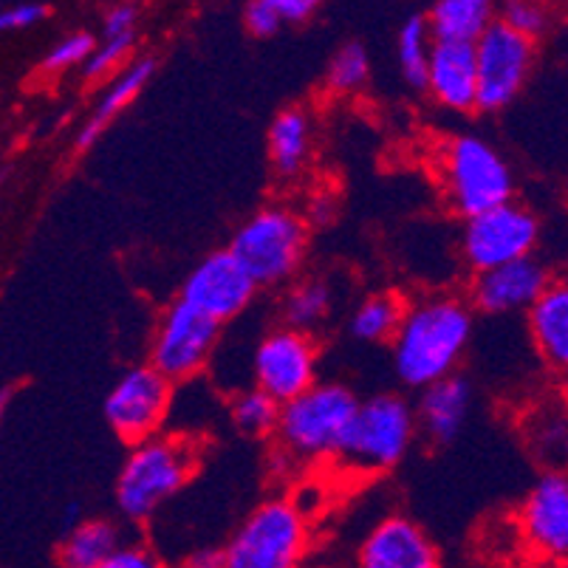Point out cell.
<instances>
[{
  "instance_id": "obj_1",
  "label": "cell",
  "mask_w": 568,
  "mask_h": 568,
  "mask_svg": "<svg viewBox=\"0 0 568 568\" xmlns=\"http://www.w3.org/2000/svg\"><path fill=\"white\" fill-rule=\"evenodd\" d=\"M473 337V308L456 294H433L407 303L390 339L394 371L402 385L425 390L456 374Z\"/></svg>"
},
{
  "instance_id": "obj_2",
  "label": "cell",
  "mask_w": 568,
  "mask_h": 568,
  "mask_svg": "<svg viewBox=\"0 0 568 568\" xmlns=\"http://www.w3.org/2000/svg\"><path fill=\"white\" fill-rule=\"evenodd\" d=\"M195 444L179 436H156L133 444L116 475V506L133 524L151 520L162 504L182 493L195 475Z\"/></svg>"
},
{
  "instance_id": "obj_3",
  "label": "cell",
  "mask_w": 568,
  "mask_h": 568,
  "mask_svg": "<svg viewBox=\"0 0 568 568\" xmlns=\"http://www.w3.org/2000/svg\"><path fill=\"white\" fill-rule=\"evenodd\" d=\"M438 184L447 206L464 221L515 201V175L509 162L487 139L469 133L442 144Z\"/></svg>"
},
{
  "instance_id": "obj_4",
  "label": "cell",
  "mask_w": 568,
  "mask_h": 568,
  "mask_svg": "<svg viewBox=\"0 0 568 568\" xmlns=\"http://www.w3.org/2000/svg\"><path fill=\"white\" fill-rule=\"evenodd\" d=\"M356 405L359 399L343 382H314L306 394L281 405L275 427L277 450L294 464L334 458Z\"/></svg>"
},
{
  "instance_id": "obj_5",
  "label": "cell",
  "mask_w": 568,
  "mask_h": 568,
  "mask_svg": "<svg viewBox=\"0 0 568 568\" xmlns=\"http://www.w3.org/2000/svg\"><path fill=\"white\" fill-rule=\"evenodd\" d=\"M306 246L308 224L303 215L283 204H268L237 226L230 252L257 288H272L297 275Z\"/></svg>"
},
{
  "instance_id": "obj_6",
  "label": "cell",
  "mask_w": 568,
  "mask_h": 568,
  "mask_svg": "<svg viewBox=\"0 0 568 568\" xmlns=\"http://www.w3.org/2000/svg\"><path fill=\"white\" fill-rule=\"evenodd\" d=\"M416 433V413L399 394L359 399L334 462L356 473H387L407 456Z\"/></svg>"
},
{
  "instance_id": "obj_7",
  "label": "cell",
  "mask_w": 568,
  "mask_h": 568,
  "mask_svg": "<svg viewBox=\"0 0 568 568\" xmlns=\"http://www.w3.org/2000/svg\"><path fill=\"white\" fill-rule=\"evenodd\" d=\"M308 549V524L301 506L268 498L255 506L224 546V568H301Z\"/></svg>"
},
{
  "instance_id": "obj_8",
  "label": "cell",
  "mask_w": 568,
  "mask_h": 568,
  "mask_svg": "<svg viewBox=\"0 0 568 568\" xmlns=\"http://www.w3.org/2000/svg\"><path fill=\"white\" fill-rule=\"evenodd\" d=\"M475 49V111H504L518 100L537 60V43L495 20Z\"/></svg>"
},
{
  "instance_id": "obj_9",
  "label": "cell",
  "mask_w": 568,
  "mask_h": 568,
  "mask_svg": "<svg viewBox=\"0 0 568 568\" xmlns=\"http://www.w3.org/2000/svg\"><path fill=\"white\" fill-rule=\"evenodd\" d=\"M537 244L540 219L520 201H509L464 221L462 255L475 275L535 255Z\"/></svg>"
},
{
  "instance_id": "obj_10",
  "label": "cell",
  "mask_w": 568,
  "mask_h": 568,
  "mask_svg": "<svg viewBox=\"0 0 568 568\" xmlns=\"http://www.w3.org/2000/svg\"><path fill=\"white\" fill-rule=\"evenodd\" d=\"M219 339L221 325L215 320L195 312L187 303L175 301L159 320L148 365L156 368L170 385L190 382L210 365Z\"/></svg>"
},
{
  "instance_id": "obj_11",
  "label": "cell",
  "mask_w": 568,
  "mask_h": 568,
  "mask_svg": "<svg viewBox=\"0 0 568 568\" xmlns=\"http://www.w3.org/2000/svg\"><path fill=\"white\" fill-rule=\"evenodd\" d=\"M320 351L312 334L294 332V328H272L257 343L252 356V376L255 387L263 390L277 405L297 399L317 382Z\"/></svg>"
},
{
  "instance_id": "obj_12",
  "label": "cell",
  "mask_w": 568,
  "mask_h": 568,
  "mask_svg": "<svg viewBox=\"0 0 568 568\" xmlns=\"http://www.w3.org/2000/svg\"><path fill=\"white\" fill-rule=\"evenodd\" d=\"M173 405V385L151 365H136L119 376L105 399V422L122 442L133 444L156 436Z\"/></svg>"
},
{
  "instance_id": "obj_13",
  "label": "cell",
  "mask_w": 568,
  "mask_h": 568,
  "mask_svg": "<svg viewBox=\"0 0 568 568\" xmlns=\"http://www.w3.org/2000/svg\"><path fill=\"white\" fill-rule=\"evenodd\" d=\"M518 537L531 560L562 566L568 557V478L549 469L531 484L518 509Z\"/></svg>"
},
{
  "instance_id": "obj_14",
  "label": "cell",
  "mask_w": 568,
  "mask_h": 568,
  "mask_svg": "<svg viewBox=\"0 0 568 568\" xmlns=\"http://www.w3.org/2000/svg\"><path fill=\"white\" fill-rule=\"evenodd\" d=\"M257 286L246 275L244 266L232 257L230 250H219L206 255L184 281L179 301L206 314L219 325L241 317L255 301Z\"/></svg>"
},
{
  "instance_id": "obj_15",
  "label": "cell",
  "mask_w": 568,
  "mask_h": 568,
  "mask_svg": "<svg viewBox=\"0 0 568 568\" xmlns=\"http://www.w3.org/2000/svg\"><path fill=\"white\" fill-rule=\"evenodd\" d=\"M555 281L551 268L537 255L478 272L469 283V308L484 314L526 312Z\"/></svg>"
},
{
  "instance_id": "obj_16",
  "label": "cell",
  "mask_w": 568,
  "mask_h": 568,
  "mask_svg": "<svg viewBox=\"0 0 568 568\" xmlns=\"http://www.w3.org/2000/svg\"><path fill=\"white\" fill-rule=\"evenodd\" d=\"M356 568H444L442 551L416 520L390 515L359 546Z\"/></svg>"
},
{
  "instance_id": "obj_17",
  "label": "cell",
  "mask_w": 568,
  "mask_h": 568,
  "mask_svg": "<svg viewBox=\"0 0 568 568\" xmlns=\"http://www.w3.org/2000/svg\"><path fill=\"white\" fill-rule=\"evenodd\" d=\"M475 49L467 43L433 40L427 57L425 91L447 111H475Z\"/></svg>"
},
{
  "instance_id": "obj_18",
  "label": "cell",
  "mask_w": 568,
  "mask_h": 568,
  "mask_svg": "<svg viewBox=\"0 0 568 568\" xmlns=\"http://www.w3.org/2000/svg\"><path fill=\"white\" fill-rule=\"evenodd\" d=\"M469 407H473V385L464 376L453 374L447 379L422 390L416 413V430L433 444V447H447L462 436L467 425Z\"/></svg>"
},
{
  "instance_id": "obj_19",
  "label": "cell",
  "mask_w": 568,
  "mask_h": 568,
  "mask_svg": "<svg viewBox=\"0 0 568 568\" xmlns=\"http://www.w3.org/2000/svg\"><path fill=\"white\" fill-rule=\"evenodd\" d=\"M529 334L537 354L551 371H566L568 365V286L562 281H551L529 308Z\"/></svg>"
},
{
  "instance_id": "obj_20",
  "label": "cell",
  "mask_w": 568,
  "mask_h": 568,
  "mask_svg": "<svg viewBox=\"0 0 568 568\" xmlns=\"http://www.w3.org/2000/svg\"><path fill=\"white\" fill-rule=\"evenodd\" d=\"M153 74H156V57H139V60H131L125 69L119 71L111 85L105 88V94L97 102L94 113L88 116L82 131L77 133V151H88L102 136V131L111 125L113 119L136 100L139 91L153 80Z\"/></svg>"
},
{
  "instance_id": "obj_21",
  "label": "cell",
  "mask_w": 568,
  "mask_h": 568,
  "mask_svg": "<svg viewBox=\"0 0 568 568\" xmlns=\"http://www.w3.org/2000/svg\"><path fill=\"white\" fill-rule=\"evenodd\" d=\"M268 162L281 179H297L312 162L314 125L303 108H283L268 125Z\"/></svg>"
},
{
  "instance_id": "obj_22",
  "label": "cell",
  "mask_w": 568,
  "mask_h": 568,
  "mask_svg": "<svg viewBox=\"0 0 568 568\" xmlns=\"http://www.w3.org/2000/svg\"><path fill=\"white\" fill-rule=\"evenodd\" d=\"M425 23L433 40L475 45L495 23V7L489 0H438L425 14Z\"/></svg>"
},
{
  "instance_id": "obj_23",
  "label": "cell",
  "mask_w": 568,
  "mask_h": 568,
  "mask_svg": "<svg viewBox=\"0 0 568 568\" xmlns=\"http://www.w3.org/2000/svg\"><path fill=\"white\" fill-rule=\"evenodd\" d=\"M122 546V531L108 518L80 520L65 531L57 566L60 568H100Z\"/></svg>"
},
{
  "instance_id": "obj_24",
  "label": "cell",
  "mask_w": 568,
  "mask_h": 568,
  "mask_svg": "<svg viewBox=\"0 0 568 568\" xmlns=\"http://www.w3.org/2000/svg\"><path fill=\"white\" fill-rule=\"evenodd\" d=\"M405 308L407 303L394 292L368 294L351 317V334L359 343H390Z\"/></svg>"
},
{
  "instance_id": "obj_25",
  "label": "cell",
  "mask_w": 568,
  "mask_h": 568,
  "mask_svg": "<svg viewBox=\"0 0 568 568\" xmlns=\"http://www.w3.org/2000/svg\"><path fill=\"white\" fill-rule=\"evenodd\" d=\"M332 306L334 301L328 283L317 281V277L294 283L286 292V297H283V320H286V328L312 334L317 325H323L328 320Z\"/></svg>"
},
{
  "instance_id": "obj_26",
  "label": "cell",
  "mask_w": 568,
  "mask_h": 568,
  "mask_svg": "<svg viewBox=\"0 0 568 568\" xmlns=\"http://www.w3.org/2000/svg\"><path fill=\"white\" fill-rule=\"evenodd\" d=\"M433 38L427 32L425 14H410L396 32V60H399L402 77L416 91H425L427 57H430Z\"/></svg>"
},
{
  "instance_id": "obj_27",
  "label": "cell",
  "mask_w": 568,
  "mask_h": 568,
  "mask_svg": "<svg viewBox=\"0 0 568 568\" xmlns=\"http://www.w3.org/2000/svg\"><path fill=\"white\" fill-rule=\"evenodd\" d=\"M371 77V54L359 40H348L334 51L328 71H325V85L332 94L348 97L365 88Z\"/></svg>"
},
{
  "instance_id": "obj_28",
  "label": "cell",
  "mask_w": 568,
  "mask_h": 568,
  "mask_svg": "<svg viewBox=\"0 0 568 568\" xmlns=\"http://www.w3.org/2000/svg\"><path fill=\"white\" fill-rule=\"evenodd\" d=\"M232 413V425L237 427L246 436H268L275 433L277 416H281V405L275 399H268L263 390L257 387H250V390H241V394L232 399L230 405Z\"/></svg>"
},
{
  "instance_id": "obj_29",
  "label": "cell",
  "mask_w": 568,
  "mask_h": 568,
  "mask_svg": "<svg viewBox=\"0 0 568 568\" xmlns=\"http://www.w3.org/2000/svg\"><path fill=\"white\" fill-rule=\"evenodd\" d=\"M495 20L506 26V29H513L515 34L520 38L537 40L544 38L546 32L551 29V12L540 3H529V0H513V3H504L500 9H495Z\"/></svg>"
},
{
  "instance_id": "obj_30",
  "label": "cell",
  "mask_w": 568,
  "mask_h": 568,
  "mask_svg": "<svg viewBox=\"0 0 568 568\" xmlns=\"http://www.w3.org/2000/svg\"><path fill=\"white\" fill-rule=\"evenodd\" d=\"M133 45H136V32L133 34H119V38H102L97 40L94 54L85 60V77L88 80H102L111 71H116L119 65L131 63Z\"/></svg>"
},
{
  "instance_id": "obj_31",
  "label": "cell",
  "mask_w": 568,
  "mask_h": 568,
  "mask_svg": "<svg viewBox=\"0 0 568 568\" xmlns=\"http://www.w3.org/2000/svg\"><path fill=\"white\" fill-rule=\"evenodd\" d=\"M97 38L91 32H71L65 34L57 45H51L49 54L43 57V65L40 69L45 74H60V71L77 69V65H85V60L94 54Z\"/></svg>"
},
{
  "instance_id": "obj_32",
  "label": "cell",
  "mask_w": 568,
  "mask_h": 568,
  "mask_svg": "<svg viewBox=\"0 0 568 568\" xmlns=\"http://www.w3.org/2000/svg\"><path fill=\"white\" fill-rule=\"evenodd\" d=\"M537 425H544V433L540 436H531V450L540 453L544 458L555 462V450L557 456L566 453V416L555 410L544 413V416H537Z\"/></svg>"
},
{
  "instance_id": "obj_33",
  "label": "cell",
  "mask_w": 568,
  "mask_h": 568,
  "mask_svg": "<svg viewBox=\"0 0 568 568\" xmlns=\"http://www.w3.org/2000/svg\"><path fill=\"white\" fill-rule=\"evenodd\" d=\"M244 26L246 32L257 40L275 38L283 29L281 18L275 12V0H250L244 7Z\"/></svg>"
},
{
  "instance_id": "obj_34",
  "label": "cell",
  "mask_w": 568,
  "mask_h": 568,
  "mask_svg": "<svg viewBox=\"0 0 568 568\" xmlns=\"http://www.w3.org/2000/svg\"><path fill=\"white\" fill-rule=\"evenodd\" d=\"M100 568H164L159 555L142 544H122Z\"/></svg>"
},
{
  "instance_id": "obj_35",
  "label": "cell",
  "mask_w": 568,
  "mask_h": 568,
  "mask_svg": "<svg viewBox=\"0 0 568 568\" xmlns=\"http://www.w3.org/2000/svg\"><path fill=\"white\" fill-rule=\"evenodd\" d=\"M49 18V7L45 3H18L0 12V32H20L29 26L40 23Z\"/></svg>"
},
{
  "instance_id": "obj_36",
  "label": "cell",
  "mask_w": 568,
  "mask_h": 568,
  "mask_svg": "<svg viewBox=\"0 0 568 568\" xmlns=\"http://www.w3.org/2000/svg\"><path fill=\"white\" fill-rule=\"evenodd\" d=\"M139 9L133 3H119L111 7L102 18V38H119V34H133L136 32Z\"/></svg>"
},
{
  "instance_id": "obj_37",
  "label": "cell",
  "mask_w": 568,
  "mask_h": 568,
  "mask_svg": "<svg viewBox=\"0 0 568 568\" xmlns=\"http://www.w3.org/2000/svg\"><path fill=\"white\" fill-rule=\"evenodd\" d=\"M320 9L317 0H275V12L283 26H303Z\"/></svg>"
},
{
  "instance_id": "obj_38",
  "label": "cell",
  "mask_w": 568,
  "mask_h": 568,
  "mask_svg": "<svg viewBox=\"0 0 568 568\" xmlns=\"http://www.w3.org/2000/svg\"><path fill=\"white\" fill-rule=\"evenodd\" d=\"M182 568H224V551L215 546H201L184 557Z\"/></svg>"
},
{
  "instance_id": "obj_39",
  "label": "cell",
  "mask_w": 568,
  "mask_h": 568,
  "mask_svg": "<svg viewBox=\"0 0 568 568\" xmlns=\"http://www.w3.org/2000/svg\"><path fill=\"white\" fill-rule=\"evenodd\" d=\"M12 387H0V418L7 416V410H9V405H12Z\"/></svg>"
}]
</instances>
